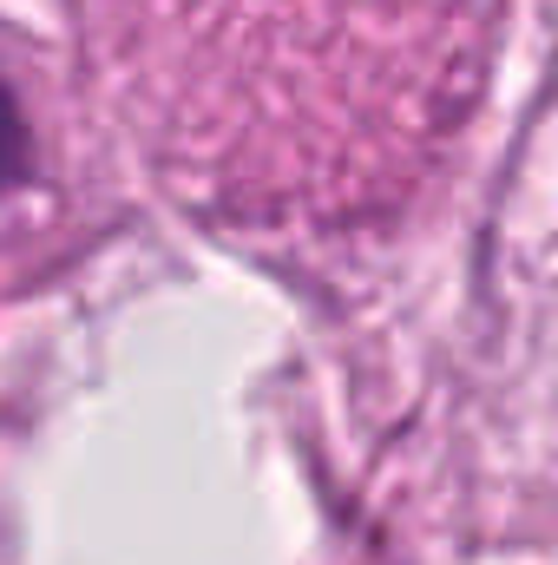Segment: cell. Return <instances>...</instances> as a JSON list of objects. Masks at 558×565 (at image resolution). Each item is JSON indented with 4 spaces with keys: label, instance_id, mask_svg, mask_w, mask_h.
I'll return each mask as SVG.
<instances>
[{
    "label": "cell",
    "instance_id": "obj_1",
    "mask_svg": "<svg viewBox=\"0 0 558 565\" xmlns=\"http://www.w3.org/2000/svg\"><path fill=\"white\" fill-rule=\"evenodd\" d=\"M20 164H26V132H20L13 99L0 93V184H13V178H20Z\"/></svg>",
    "mask_w": 558,
    "mask_h": 565
}]
</instances>
